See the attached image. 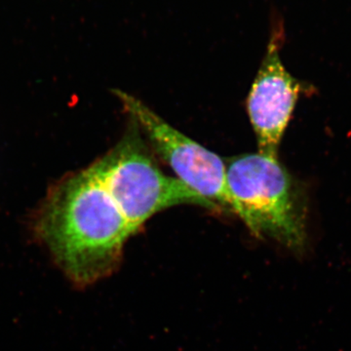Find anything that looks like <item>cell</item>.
I'll return each mask as SVG.
<instances>
[{"label":"cell","mask_w":351,"mask_h":351,"mask_svg":"<svg viewBox=\"0 0 351 351\" xmlns=\"http://www.w3.org/2000/svg\"><path fill=\"white\" fill-rule=\"evenodd\" d=\"M131 120L117 147L92 166L133 234L147 219L167 208L195 205L211 211L221 209L178 178L164 174L149 154L140 127Z\"/></svg>","instance_id":"obj_3"},{"label":"cell","mask_w":351,"mask_h":351,"mask_svg":"<svg viewBox=\"0 0 351 351\" xmlns=\"http://www.w3.org/2000/svg\"><path fill=\"white\" fill-rule=\"evenodd\" d=\"M277 39L274 36L270 40L247 100L258 152L276 158L295 104L301 95L311 92L309 85L291 75L284 66Z\"/></svg>","instance_id":"obj_5"},{"label":"cell","mask_w":351,"mask_h":351,"mask_svg":"<svg viewBox=\"0 0 351 351\" xmlns=\"http://www.w3.org/2000/svg\"><path fill=\"white\" fill-rule=\"evenodd\" d=\"M115 94L178 179L219 207L234 213L235 201L228 189L225 161L171 126L136 97L120 90H115Z\"/></svg>","instance_id":"obj_4"},{"label":"cell","mask_w":351,"mask_h":351,"mask_svg":"<svg viewBox=\"0 0 351 351\" xmlns=\"http://www.w3.org/2000/svg\"><path fill=\"white\" fill-rule=\"evenodd\" d=\"M34 232L78 288L110 276L133 235L92 165L51 189L34 219Z\"/></svg>","instance_id":"obj_1"},{"label":"cell","mask_w":351,"mask_h":351,"mask_svg":"<svg viewBox=\"0 0 351 351\" xmlns=\"http://www.w3.org/2000/svg\"><path fill=\"white\" fill-rule=\"evenodd\" d=\"M235 212L252 233L291 250L306 243L304 189L278 158L260 154L232 157L226 163Z\"/></svg>","instance_id":"obj_2"}]
</instances>
